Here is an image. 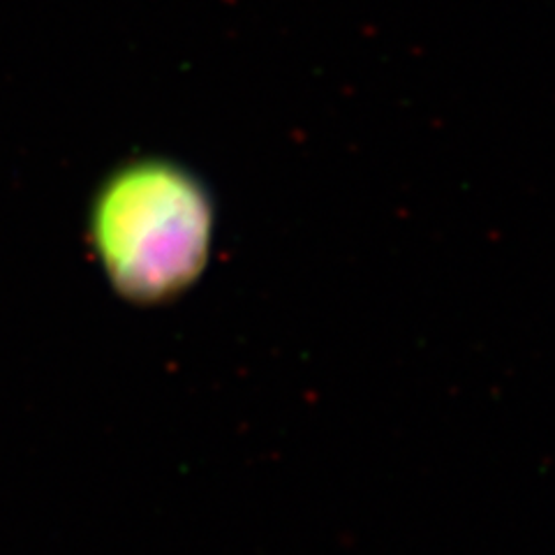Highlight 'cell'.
Listing matches in <instances>:
<instances>
[{
  "instance_id": "cell-1",
  "label": "cell",
  "mask_w": 555,
  "mask_h": 555,
  "mask_svg": "<svg viewBox=\"0 0 555 555\" xmlns=\"http://www.w3.org/2000/svg\"><path fill=\"white\" fill-rule=\"evenodd\" d=\"M93 246L118 294L163 301L202 273L214 206L181 167L137 163L116 171L93 206Z\"/></svg>"
}]
</instances>
